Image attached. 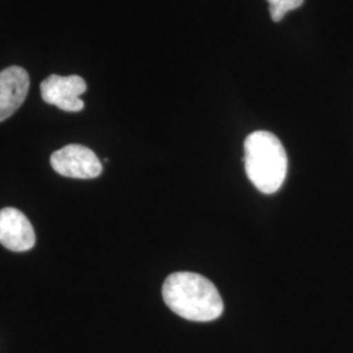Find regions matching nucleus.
I'll use <instances>...</instances> for the list:
<instances>
[{
	"mask_svg": "<svg viewBox=\"0 0 353 353\" xmlns=\"http://www.w3.org/2000/svg\"><path fill=\"white\" fill-rule=\"evenodd\" d=\"M166 306L192 322H211L224 312V303L214 283L195 272H174L163 285Z\"/></svg>",
	"mask_w": 353,
	"mask_h": 353,
	"instance_id": "f257e3e1",
	"label": "nucleus"
},
{
	"mask_svg": "<svg viewBox=\"0 0 353 353\" xmlns=\"http://www.w3.org/2000/svg\"><path fill=\"white\" fill-rule=\"evenodd\" d=\"M245 170L261 192L279 191L287 176L288 157L276 135L268 131H255L246 138Z\"/></svg>",
	"mask_w": 353,
	"mask_h": 353,
	"instance_id": "f03ea898",
	"label": "nucleus"
},
{
	"mask_svg": "<svg viewBox=\"0 0 353 353\" xmlns=\"http://www.w3.org/2000/svg\"><path fill=\"white\" fill-rule=\"evenodd\" d=\"M50 163L57 173L68 178L90 179L102 173L101 161L96 153L80 144H70L54 152Z\"/></svg>",
	"mask_w": 353,
	"mask_h": 353,
	"instance_id": "7ed1b4c3",
	"label": "nucleus"
},
{
	"mask_svg": "<svg viewBox=\"0 0 353 353\" xmlns=\"http://www.w3.org/2000/svg\"><path fill=\"white\" fill-rule=\"evenodd\" d=\"M87 90V83L81 76L50 75L41 83L42 100L63 112L77 113L84 109L80 99Z\"/></svg>",
	"mask_w": 353,
	"mask_h": 353,
	"instance_id": "20e7f679",
	"label": "nucleus"
},
{
	"mask_svg": "<svg viewBox=\"0 0 353 353\" xmlns=\"http://www.w3.org/2000/svg\"><path fill=\"white\" fill-rule=\"evenodd\" d=\"M36 234L26 214L14 208L0 211V243L11 252H26L34 246Z\"/></svg>",
	"mask_w": 353,
	"mask_h": 353,
	"instance_id": "39448f33",
	"label": "nucleus"
},
{
	"mask_svg": "<svg viewBox=\"0 0 353 353\" xmlns=\"http://www.w3.org/2000/svg\"><path fill=\"white\" fill-rule=\"evenodd\" d=\"M30 80L23 67L12 65L0 72V122L8 119L26 101Z\"/></svg>",
	"mask_w": 353,
	"mask_h": 353,
	"instance_id": "423d86ee",
	"label": "nucleus"
},
{
	"mask_svg": "<svg viewBox=\"0 0 353 353\" xmlns=\"http://www.w3.org/2000/svg\"><path fill=\"white\" fill-rule=\"evenodd\" d=\"M270 14L274 21H280L287 13L303 6V0H267Z\"/></svg>",
	"mask_w": 353,
	"mask_h": 353,
	"instance_id": "0eeeda50",
	"label": "nucleus"
}]
</instances>
